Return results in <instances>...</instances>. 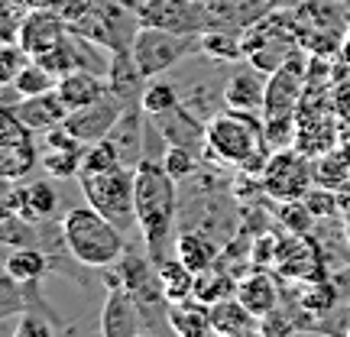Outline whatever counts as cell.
<instances>
[{"label":"cell","instance_id":"obj_42","mask_svg":"<svg viewBox=\"0 0 350 337\" xmlns=\"http://www.w3.org/2000/svg\"><path fill=\"white\" fill-rule=\"evenodd\" d=\"M91 3H94V0H52V10L59 13L65 23H75L78 16H85V13L91 10Z\"/></svg>","mask_w":350,"mask_h":337},{"label":"cell","instance_id":"obj_31","mask_svg":"<svg viewBox=\"0 0 350 337\" xmlns=\"http://www.w3.org/2000/svg\"><path fill=\"white\" fill-rule=\"evenodd\" d=\"M81 159H85L81 150H46L39 165L46 169L49 178H75L81 172Z\"/></svg>","mask_w":350,"mask_h":337},{"label":"cell","instance_id":"obj_3","mask_svg":"<svg viewBox=\"0 0 350 337\" xmlns=\"http://www.w3.org/2000/svg\"><path fill=\"white\" fill-rule=\"evenodd\" d=\"M62 240L68 253L81 266H94V269H107L113 262H120V256L126 253L124 230L91 204L88 208H72L65 214Z\"/></svg>","mask_w":350,"mask_h":337},{"label":"cell","instance_id":"obj_44","mask_svg":"<svg viewBox=\"0 0 350 337\" xmlns=\"http://www.w3.org/2000/svg\"><path fill=\"white\" fill-rule=\"evenodd\" d=\"M347 334H350V325H347Z\"/></svg>","mask_w":350,"mask_h":337},{"label":"cell","instance_id":"obj_30","mask_svg":"<svg viewBox=\"0 0 350 337\" xmlns=\"http://www.w3.org/2000/svg\"><path fill=\"white\" fill-rule=\"evenodd\" d=\"M55 85H59V78L52 75L46 65H39L36 59H29V62L23 65V72L16 75V81H13V87L20 91V98H29V94H42V91H52Z\"/></svg>","mask_w":350,"mask_h":337},{"label":"cell","instance_id":"obj_43","mask_svg":"<svg viewBox=\"0 0 350 337\" xmlns=\"http://www.w3.org/2000/svg\"><path fill=\"white\" fill-rule=\"evenodd\" d=\"M347 240H350V221H347Z\"/></svg>","mask_w":350,"mask_h":337},{"label":"cell","instance_id":"obj_40","mask_svg":"<svg viewBox=\"0 0 350 337\" xmlns=\"http://www.w3.org/2000/svg\"><path fill=\"white\" fill-rule=\"evenodd\" d=\"M26 65V52L20 42H7L3 49H0V81L3 85H13L16 81V75L23 72Z\"/></svg>","mask_w":350,"mask_h":337},{"label":"cell","instance_id":"obj_37","mask_svg":"<svg viewBox=\"0 0 350 337\" xmlns=\"http://www.w3.org/2000/svg\"><path fill=\"white\" fill-rule=\"evenodd\" d=\"M275 217L286 224L288 234H305L308 227H312V217L314 214L308 211V204L305 198H292V201H279V208H275Z\"/></svg>","mask_w":350,"mask_h":337},{"label":"cell","instance_id":"obj_13","mask_svg":"<svg viewBox=\"0 0 350 337\" xmlns=\"http://www.w3.org/2000/svg\"><path fill=\"white\" fill-rule=\"evenodd\" d=\"M68 36V23H65L52 7H36L23 16V26H20V36L16 42L23 46V52L29 59H36L39 52L52 49L55 42H62Z\"/></svg>","mask_w":350,"mask_h":337},{"label":"cell","instance_id":"obj_21","mask_svg":"<svg viewBox=\"0 0 350 337\" xmlns=\"http://www.w3.org/2000/svg\"><path fill=\"white\" fill-rule=\"evenodd\" d=\"M143 104H126V111L120 113V120L117 126L111 130V139L117 143V150L124 156V163L130 159V165H137L143 159V137H146V130H143Z\"/></svg>","mask_w":350,"mask_h":337},{"label":"cell","instance_id":"obj_24","mask_svg":"<svg viewBox=\"0 0 350 337\" xmlns=\"http://www.w3.org/2000/svg\"><path fill=\"white\" fill-rule=\"evenodd\" d=\"M46 269H49V256L39 247H10V256L3 262V273L23 286H36Z\"/></svg>","mask_w":350,"mask_h":337},{"label":"cell","instance_id":"obj_5","mask_svg":"<svg viewBox=\"0 0 350 337\" xmlns=\"http://www.w3.org/2000/svg\"><path fill=\"white\" fill-rule=\"evenodd\" d=\"M139 26H143V20L137 13V3H130V0H94L91 10L85 16H78L75 23H68V29H75L78 36L98 42L104 49L120 52L133 46Z\"/></svg>","mask_w":350,"mask_h":337},{"label":"cell","instance_id":"obj_38","mask_svg":"<svg viewBox=\"0 0 350 337\" xmlns=\"http://www.w3.org/2000/svg\"><path fill=\"white\" fill-rule=\"evenodd\" d=\"M305 204L314 217H334L340 211V195L338 188H325V185H314L308 195H305Z\"/></svg>","mask_w":350,"mask_h":337},{"label":"cell","instance_id":"obj_33","mask_svg":"<svg viewBox=\"0 0 350 337\" xmlns=\"http://www.w3.org/2000/svg\"><path fill=\"white\" fill-rule=\"evenodd\" d=\"M26 188V211H23V217L26 221H42V217H49L52 211H55V191H52V185L49 182H29V185H23Z\"/></svg>","mask_w":350,"mask_h":337},{"label":"cell","instance_id":"obj_18","mask_svg":"<svg viewBox=\"0 0 350 337\" xmlns=\"http://www.w3.org/2000/svg\"><path fill=\"white\" fill-rule=\"evenodd\" d=\"M55 91L62 94V100L68 104V111H78L85 104H94L98 98H104L111 87H107V78H100V72H91V68H75L68 75L59 78Z\"/></svg>","mask_w":350,"mask_h":337},{"label":"cell","instance_id":"obj_6","mask_svg":"<svg viewBox=\"0 0 350 337\" xmlns=\"http://www.w3.org/2000/svg\"><path fill=\"white\" fill-rule=\"evenodd\" d=\"M201 46L198 33H175V29H163V26H139L137 39H133V59H137L139 72L146 78H159L163 72H169L175 62H182L191 49Z\"/></svg>","mask_w":350,"mask_h":337},{"label":"cell","instance_id":"obj_17","mask_svg":"<svg viewBox=\"0 0 350 337\" xmlns=\"http://www.w3.org/2000/svg\"><path fill=\"white\" fill-rule=\"evenodd\" d=\"M224 104L234 111H262L266 104V78L256 65H247L227 78L224 85Z\"/></svg>","mask_w":350,"mask_h":337},{"label":"cell","instance_id":"obj_11","mask_svg":"<svg viewBox=\"0 0 350 337\" xmlns=\"http://www.w3.org/2000/svg\"><path fill=\"white\" fill-rule=\"evenodd\" d=\"M301 91H305V52H295L282 68H275L266 78V104H262V117H279V113H295L299 111Z\"/></svg>","mask_w":350,"mask_h":337},{"label":"cell","instance_id":"obj_4","mask_svg":"<svg viewBox=\"0 0 350 337\" xmlns=\"http://www.w3.org/2000/svg\"><path fill=\"white\" fill-rule=\"evenodd\" d=\"M78 182L88 204L98 208L120 230L137 224V165H120L107 172H81Z\"/></svg>","mask_w":350,"mask_h":337},{"label":"cell","instance_id":"obj_20","mask_svg":"<svg viewBox=\"0 0 350 337\" xmlns=\"http://www.w3.org/2000/svg\"><path fill=\"white\" fill-rule=\"evenodd\" d=\"M169 327H172V334H178V337L214 334L211 305H204V301H198V299L172 301V305H169Z\"/></svg>","mask_w":350,"mask_h":337},{"label":"cell","instance_id":"obj_41","mask_svg":"<svg viewBox=\"0 0 350 337\" xmlns=\"http://www.w3.org/2000/svg\"><path fill=\"white\" fill-rule=\"evenodd\" d=\"M52 334H55V327H52L49 321H42L36 312L26 308V312L20 314V325H16V331H13L10 337H52Z\"/></svg>","mask_w":350,"mask_h":337},{"label":"cell","instance_id":"obj_7","mask_svg":"<svg viewBox=\"0 0 350 337\" xmlns=\"http://www.w3.org/2000/svg\"><path fill=\"white\" fill-rule=\"evenodd\" d=\"M308 159H312V156H305L299 146L275 150L260 175V188L273 201L305 198V195L312 191V182H314V165L308 163Z\"/></svg>","mask_w":350,"mask_h":337},{"label":"cell","instance_id":"obj_39","mask_svg":"<svg viewBox=\"0 0 350 337\" xmlns=\"http://www.w3.org/2000/svg\"><path fill=\"white\" fill-rule=\"evenodd\" d=\"M334 301H338V288L327 286V282H314L312 288H305V292H301V305H305V312L327 314L331 308H334Z\"/></svg>","mask_w":350,"mask_h":337},{"label":"cell","instance_id":"obj_22","mask_svg":"<svg viewBox=\"0 0 350 337\" xmlns=\"http://www.w3.org/2000/svg\"><path fill=\"white\" fill-rule=\"evenodd\" d=\"M175 256L198 275V273H204V269L217 266L221 247H217L211 237H204L201 230H182V234L175 237Z\"/></svg>","mask_w":350,"mask_h":337},{"label":"cell","instance_id":"obj_36","mask_svg":"<svg viewBox=\"0 0 350 337\" xmlns=\"http://www.w3.org/2000/svg\"><path fill=\"white\" fill-rule=\"evenodd\" d=\"M163 165L175 182H185L198 169V156H195V150H188V146H165Z\"/></svg>","mask_w":350,"mask_h":337},{"label":"cell","instance_id":"obj_28","mask_svg":"<svg viewBox=\"0 0 350 337\" xmlns=\"http://www.w3.org/2000/svg\"><path fill=\"white\" fill-rule=\"evenodd\" d=\"M201 49L208 52L211 59H217V62H240V59H247L240 36H234L230 29H208L201 36Z\"/></svg>","mask_w":350,"mask_h":337},{"label":"cell","instance_id":"obj_10","mask_svg":"<svg viewBox=\"0 0 350 337\" xmlns=\"http://www.w3.org/2000/svg\"><path fill=\"white\" fill-rule=\"evenodd\" d=\"M124 111H126V100H120L113 91H107V94L98 98L94 104H85V107H78V111H68L65 126H68L85 146H91V143H98V139L111 137V130L117 126V120H120Z\"/></svg>","mask_w":350,"mask_h":337},{"label":"cell","instance_id":"obj_19","mask_svg":"<svg viewBox=\"0 0 350 337\" xmlns=\"http://www.w3.org/2000/svg\"><path fill=\"white\" fill-rule=\"evenodd\" d=\"M211 325H214V334L221 337H243V334H260L262 331V321L237 295L211 305Z\"/></svg>","mask_w":350,"mask_h":337},{"label":"cell","instance_id":"obj_16","mask_svg":"<svg viewBox=\"0 0 350 337\" xmlns=\"http://www.w3.org/2000/svg\"><path fill=\"white\" fill-rule=\"evenodd\" d=\"M146 81H150V78L139 72L133 52L130 49L113 52L111 62H107V87H111L117 98L126 100V104H139L143 91H146Z\"/></svg>","mask_w":350,"mask_h":337},{"label":"cell","instance_id":"obj_34","mask_svg":"<svg viewBox=\"0 0 350 337\" xmlns=\"http://www.w3.org/2000/svg\"><path fill=\"white\" fill-rule=\"evenodd\" d=\"M0 240L7 247H36V227L33 221H26L23 214H7L3 211V221H0Z\"/></svg>","mask_w":350,"mask_h":337},{"label":"cell","instance_id":"obj_35","mask_svg":"<svg viewBox=\"0 0 350 337\" xmlns=\"http://www.w3.org/2000/svg\"><path fill=\"white\" fill-rule=\"evenodd\" d=\"M139 104H143L146 117H156V113L175 111L182 104V98H178V91L169 81H150L146 91H143V98H139Z\"/></svg>","mask_w":350,"mask_h":337},{"label":"cell","instance_id":"obj_12","mask_svg":"<svg viewBox=\"0 0 350 337\" xmlns=\"http://www.w3.org/2000/svg\"><path fill=\"white\" fill-rule=\"evenodd\" d=\"M139 20L150 26H163L175 33H201L208 29L204 3H178V0H143L137 7Z\"/></svg>","mask_w":350,"mask_h":337},{"label":"cell","instance_id":"obj_32","mask_svg":"<svg viewBox=\"0 0 350 337\" xmlns=\"http://www.w3.org/2000/svg\"><path fill=\"white\" fill-rule=\"evenodd\" d=\"M262 124H266V143H269V150L273 152L295 146V139H299V120H295V113L262 117Z\"/></svg>","mask_w":350,"mask_h":337},{"label":"cell","instance_id":"obj_14","mask_svg":"<svg viewBox=\"0 0 350 337\" xmlns=\"http://www.w3.org/2000/svg\"><path fill=\"white\" fill-rule=\"evenodd\" d=\"M150 124L159 130L165 146H188V150H195L198 143H204V124L195 120V113L188 111L185 104H178L175 111L150 117Z\"/></svg>","mask_w":350,"mask_h":337},{"label":"cell","instance_id":"obj_2","mask_svg":"<svg viewBox=\"0 0 350 337\" xmlns=\"http://www.w3.org/2000/svg\"><path fill=\"white\" fill-rule=\"evenodd\" d=\"M175 208H178L175 178L165 172L163 163L143 156L137 163V224L143 230L146 253H150L152 262L165 260Z\"/></svg>","mask_w":350,"mask_h":337},{"label":"cell","instance_id":"obj_23","mask_svg":"<svg viewBox=\"0 0 350 337\" xmlns=\"http://www.w3.org/2000/svg\"><path fill=\"white\" fill-rule=\"evenodd\" d=\"M237 299L262 321L266 314L275 312V305H279V288H275V282L266 273H250V275H240L237 279Z\"/></svg>","mask_w":350,"mask_h":337},{"label":"cell","instance_id":"obj_29","mask_svg":"<svg viewBox=\"0 0 350 337\" xmlns=\"http://www.w3.org/2000/svg\"><path fill=\"white\" fill-rule=\"evenodd\" d=\"M120 165H126V163H124V156H120V150H117V143H113L111 137H104L85 150L81 172H107V169H120Z\"/></svg>","mask_w":350,"mask_h":337},{"label":"cell","instance_id":"obj_27","mask_svg":"<svg viewBox=\"0 0 350 337\" xmlns=\"http://www.w3.org/2000/svg\"><path fill=\"white\" fill-rule=\"evenodd\" d=\"M350 182V163L344 150H327L318 156L314 163V185H325V188H344Z\"/></svg>","mask_w":350,"mask_h":337},{"label":"cell","instance_id":"obj_8","mask_svg":"<svg viewBox=\"0 0 350 337\" xmlns=\"http://www.w3.org/2000/svg\"><path fill=\"white\" fill-rule=\"evenodd\" d=\"M36 163L39 156L33 143V126H26L20 113L7 104L0 111V175L7 182H16L26 178V172H33Z\"/></svg>","mask_w":350,"mask_h":337},{"label":"cell","instance_id":"obj_26","mask_svg":"<svg viewBox=\"0 0 350 337\" xmlns=\"http://www.w3.org/2000/svg\"><path fill=\"white\" fill-rule=\"evenodd\" d=\"M237 295V279L234 275L221 273V269H204V273L195 275V295L191 299L204 301V305H217L224 299H234Z\"/></svg>","mask_w":350,"mask_h":337},{"label":"cell","instance_id":"obj_1","mask_svg":"<svg viewBox=\"0 0 350 337\" xmlns=\"http://www.w3.org/2000/svg\"><path fill=\"white\" fill-rule=\"evenodd\" d=\"M204 156L237 165L240 172L260 178L273 156L269 143H266V124L256 117V111L227 107L224 113H214L204 124Z\"/></svg>","mask_w":350,"mask_h":337},{"label":"cell","instance_id":"obj_15","mask_svg":"<svg viewBox=\"0 0 350 337\" xmlns=\"http://www.w3.org/2000/svg\"><path fill=\"white\" fill-rule=\"evenodd\" d=\"M13 111L20 113V120L33 130H52V126L65 124L68 117V104L62 100V94L52 87V91H42V94H29L20 104H13Z\"/></svg>","mask_w":350,"mask_h":337},{"label":"cell","instance_id":"obj_25","mask_svg":"<svg viewBox=\"0 0 350 337\" xmlns=\"http://www.w3.org/2000/svg\"><path fill=\"white\" fill-rule=\"evenodd\" d=\"M156 269H159V282H163V292H165V299H169V305L195 295V273L178 256H172V260L165 256L163 262H156Z\"/></svg>","mask_w":350,"mask_h":337},{"label":"cell","instance_id":"obj_9","mask_svg":"<svg viewBox=\"0 0 350 337\" xmlns=\"http://www.w3.org/2000/svg\"><path fill=\"white\" fill-rule=\"evenodd\" d=\"M107 282V299H104V308H100V334L104 337H137L146 331V321H143V312H139L137 299L130 295L120 282L117 273L104 275Z\"/></svg>","mask_w":350,"mask_h":337}]
</instances>
